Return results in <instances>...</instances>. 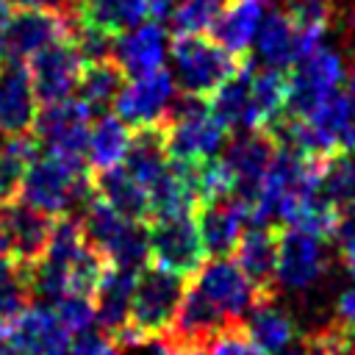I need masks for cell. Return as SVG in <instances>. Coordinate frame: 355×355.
<instances>
[{"instance_id":"cell-1","label":"cell","mask_w":355,"mask_h":355,"mask_svg":"<svg viewBox=\"0 0 355 355\" xmlns=\"http://www.w3.org/2000/svg\"><path fill=\"white\" fill-rule=\"evenodd\" d=\"M92 194L89 164L67 161L50 153H39L28 164L19 186V200L47 216H72V211H80Z\"/></svg>"},{"instance_id":"cell-2","label":"cell","mask_w":355,"mask_h":355,"mask_svg":"<svg viewBox=\"0 0 355 355\" xmlns=\"http://www.w3.org/2000/svg\"><path fill=\"white\" fill-rule=\"evenodd\" d=\"M172 78L183 94L211 97L227 78H233L247 55H233L205 33H175L172 44Z\"/></svg>"},{"instance_id":"cell-3","label":"cell","mask_w":355,"mask_h":355,"mask_svg":"<svg viewBox=\"0 0 355 355\" xmlns=\"http://www.w3.org/2000/svg\"><path fill=\"white\" fill-rule=\"evenodd\" d=\"M166 128V150L175 161H205L216 158L225 147L227 128L211 111L208 97L180 94L161 119Z\"/></svg>"},{"instance_id":"cell-4","label":"cell","mask_w":355,"mask_h":355,"mask_svg":"<svg viewBox=\"0 0 355 355\" xmlns=\"http://www.w3.org/2000/svg\"><path fill=\"white\" fill-rule=\"evenodd\" d=\"M183 280L175 272L158 269V266H144L136 275V288L130 300V319L128 330L139 341H150L164 336L172 327V319L178 313L180 297H183Z\"/></svg>"},{"instance_id":"cell-5","label":"cell","mask_w":355,"mask_h":355,"mask_svg":"<svg viewBox=\"0 0 355 355\" xmlns=\"http://www.w3.org/2000/svg\"><path fill=\"white\" fill-rule=\"evenodd\" d=\"M92 130V111L78 100L67 97L61 103H47L36 111L31 136L42 153L86 164V144Z\"/></svg>"},{"instance_id":"cell-6","label":"cell","mask_w":355,"mask_h":355,"mask_svg":"<svg viewBox=\"0 0 355 355\" xmlns=\"http://www.w3.org/2000/svg\"><path fill=\"white\" fill-rule=\"evenodd\" d=\"M347 83V64L338 50L322 44L305 58H300L288 72V100L286 114L288 116H305L311 114L322 100L336 94Z\"/></svg>"},{"instance_id":"cell-7","label":"cell","mask_w":355,"mask_h":355,"mask_svg":"<svg viewBox=\"0 0 355 355\" xmlns=\"http://www.w3.org/2000/svg\"><path fill=\"white\" fill-rule=\"evenodd\" d=\"M147 241L150 261L158 269L175 272L180 277H194L197 269L205 263V250L194 214L147 219Z\"/></svg>"},{"instance_id":"cell-8","label":"cell","mask_w":355,"mask_h":355,"mask_svg":"<svg viewBox=\"0 0 355 355\" xmlns=\"http://www.w3.org/2000/svg\"><path fill=\"white\" fill-rule=\"evenodd\" d=\"M327 266H330V255L324 239L291 225L280 230L277 272H275V283L280 288L305 294L324 277Z\"/></svg>"},{"instance_id":"cell-9","label":"cell","mask_w":355,"mask_h":355,"mask_svg":"<svg viewBox=\"0 0 355 355\" xmlns=\"http://www.w3.org/2000/svg\"><path fill=\"white\" fill-rule=\"evenodd\" d=\"M53 219L19 197L0 202V255L36 263L47 250Z\"/></svg>"},{"instance_id":"cell-10","label":"cell","mask_w":355,"mask_h":355,"mask_svg":"<svg viewBox=\"0 0 355 355\" xmlns=\"http://www.w3.org/2000/svg\"><path fill=\"white\" fill-rule=\"evenodd\" d=\"M175 97H178V83L172 72L161 67L150 75L130 78L114 100V114L130 128L161 122L172 108Z\"/></svg>"},{"instance_id":"cell-11","label":"cell","mask_w":355,"mask_h":355,"mask_svg":"<svg viewBox=\"0 0 355 355\" xmlns=\"http://www.w3.org/2000/svg\"><path fill=\"white\" fill-rule=\"evenodd\" d=\"M275 150H277V139L266 128H255V130L239 133L222 155V161L233 175V194L250 208L261 191V183L272 164Z\"/></svg>"},{"instance_id":"cell-12","label":"cell","mask_w":355,"mask_h":355,"mask_svg":"<svg viewBox=\"0 0 355 355\" xmlns=\"http://www.w3.org/2000/svg\"><path fill=\"white\" fill-rule=\"evenodd\" d=\"M191 283L230 319V322H244V316L255 308L261 294L252 288V283L244 277L236 261L230 258H211L197 269Z\"/></svg>"},{"instance_id":"cell-13","label":"cell","mask_w":355,"mask_h":355,"mask_svg":"<svg viewBox=\"0 0 355 355\" xmlns=\"http://www.w3.org/2000/svg\"><path fill=\"white\" fill-rule=\"evenodd\" d=\"M80 69H83V58L69 42V36L31 55L28 72H31V83H33L39 105L61 103L72 97L78 89Z\"/></svg>"},{"instance_id":"cell-14","label":"cell","mask_w":355,"mask_h":355,"mask_svg":"<svg viewBox=\"0 0 355 355\" xmlns=\"http://www.w3.org/2000/svg\"><path fill=\"white\" fill-rule=\"evenodd\" d=\"M69 36V14L55 8H17L6 28V58L28 61L39 50Z\"/></svg>"},{"instance_id":"cell-15","label":"cell","mask_w":355,"mask_h":355,"mask_svg":"<svg viewBox=\"0 0 355 355\" xmlns=\"http://www.w3.org/2000/svg\"><path fill=\"white\" fill-rule=\"evenodd\" d=\"M194 222L202 239V250L211 258H230L236 244L250 225V205L241 202L236 194L205 200L194 208Z\"/></svg>"},{"instance_id":"cell-16","label":"cell","mask_w":355,"mask_h":355,"mask_svg":"<svg viewBox=\"0 0 355 355\" xmlns=\"http://www.w3.org/2000/svg\"><path fill=\"white\" fill-rule=\"evenodd\" d=\"M6 327L19 355H69L72 333L61 324L53 305H28Z\"/></svg>"},{"instance_id":"cell-17","label":"cell","mask_w":355,"mask_h":355,"mask_svg":"<svg viewBox=\"0 0 355 355\" xmlns=\"http://www.w3.org/2000/svg\"><path fill=\"white\" fill-rule=\"evenodd\" d=\"M39 100L31 83L28 64L19 58L0 61V136L31 133Z\"/></svg>"},{"instance_id":"cell-18","label":"cell","mask_w":355,"mask_h":355,"mask_svg":"<svg viewBox=\"0 0 355 355\" xmlns=\"http://www.w3.org/2000/svg\"><path fill=\"white\" fill-rule=\"evenodd\" d=\"M233 324H241V322H230L194 283H189L183 288V297H180V305H178V313L172 319V327L166 330L172 338L183 341L186 347H194V349H208V344L225 333L227 327Z\"/></svg>"},{"instance_id":"cell-19","label":"cell","mask_w":355,"mask_h":355,"mask_svg":"<svg viewBox=\"0 0 355 355\" xmlns=\"http://www.w3.org/2000/svg\"><path fill=\"white\" fill-rule=\"evenodd\" d=\"M277 247H280V230L269 225H247L239 244H236V263L244 272V277L252 283V288L261 294V300L275 297V272H277Z\"/></svg>"},{"instance_id":"cell-20","label":"cell","mask_w":355,"mask_h":355,"mask_svg":"<svg viewBox=\"0 0 355 355\" xmlns=\"http://www.w3.org/2000/svg\"><path fill=\"white\" fill-rule=\"evenodd\" d=\"M255 55L263 67L272 69H291L300 58H305L302 47V28L286 8H272L263 14L261 28L255 33Z\"/></svg>"},{"instance_id":"cell-21","label":"cell","mask_w":355,"mask_h":355,"mask_svg":"<svg viewBox=\"0 0 355 355\" xmlns=\"http://www.w3.org/2000/svg\"><path fill=\"white\" fill-rule=\"evenodd\" d=\"M166 53H169V39L161 22H139L136 28L114 39V61L130 78L161 69Z\"/></svg>"},{"instance_id":"cell-22","label":"cell","mask_w":355,"mask_h":355,"mask_svg":"<svg viewBox=\"0 0 355 355\" xmlns=\"http://www.w3.org/2000/svg\"><path fill=\"white\" fill-rule=\"evenodd\" d=\"M136 275L139 272H128V269H116L108 263V269L103 272L92 302H94V316L100 322V330H105L111 338L116 333H122L128 327L130 319V300H133V288H136Z\"/></svg>"},{"instance_id":"cell-23","label":"cell","mask_w":355,"mask_h":355,"mask_svg":"<svg viewBox=\"0 0 355 355\" xmlns=\"http://www.w3.org/2000/svg\"><path fill=\"white\" fill-rule=\"evenodd\" d=\"M92 191L111 205L116 214L128 216V219H139L147 222L150 219V200H147V189L119 164L103 172H92Z\"/></svg>"},{"instance_id":"cell-24","label":"cell","mask_w":355,"mask_h":355,"mask_svg":"<svg viewBox=\"0 0 355 355\" xmlns=\"http://www.w3.org/2000/svg\"><path fill=\"white\" fill-rule=\"evenodd\" d=\"M166 164H169V150H166L164 122H150V125L133 128L122 166L147 189L166 169Z\"/></svg>"},{"instance_id":"cell-25","label":"cell","mask_w":355,"mask_h":355,"mask_svg":"<svg viewBox=\"0 0 355 355\" xmlns=\"http://www.w3.org/2000/svg\"><path fill=\"white\" fill-rule=\"evenodd\" d=\"M263 14H266L263 0H236V6H225V11L219 14V19L214 22V28L208 33L227 53L244 58L255 42Z\"/></svg>"},{"instance_id":"cell-26","label":"cell","mask_w":355,"mask_h":355,"mask_svg":"<svg viewBox=\"0 0 355 355\" xmlns=\"http://www.w3.org/2000/svg\"><path fill=\"white\" fill-rule=\"evenodd\" d=\"M250 75H252V67L250 61H244V67L208 97L211 111L219 116V122L227 130L244 133V130L258 128V116H255L252 97H250Z\"/></svg>"},{"instance_id":"cell-27","label":"cell","mask_w":355,"mask_h":355,"mask_svg":"<svg viewBox=\"0 0 355 355\" xmlns=\"http://www.w3.org/2000/svg\"><path fill=\"white\" fill-rule=\"evenodd\" d=\"M244 330H247L250 341L261 349V355H272V352L288 349L294 344V338H297L294 319L280 305H275V297L255 302V308L247 313Z\"/></svg>"},{"instance_id":"cell-28","label":"cell","mask_w":355,"mask_h":355,"mask_svg":"<svg viewBox=\"0 0 355 355\" xmlns=\"http://www.w3.org/2000/svg\"><path fill=\"white\" fill-rule=\"evenodd\" d=\"M128 144H130V125H125L116 114H100L89 130V144H86L89 172L119 166L125 161Z\"/></svg>"},{"instance_id":"cell-29","label":"cell","mask_w":355,"mask_h":355,"mask_svg":"<svg viewBox=\"0 0 355 355\" xmlns=\"http://www.w3.org/2000/svg\"><path fill=\"white\" fill-rule=\"evenodd\" d=\"M122 86H125V72L114 58L89 61L80 69L75 94L92 111V116H100V114H105L108 105H114Z\"/></svg>"},{"instance_id":"cell-30","label":"cell","mask_w":355,"mask_h":355,"mask_svg":"<svg viewBox=\"0 0 355 355\" xmlns=\"http://www.w3.org/2000/svg\"><path fill=\"white\" fill-rule=\"evenodd\" d=\"M78 19L108 31L111 36H119L147 17V3L144 0H78L69 6Z\"/></svg>"},{"instance_id":"cell-31","label":"cell","mask_w":355,"mask_h":355,"mask_svg":"<svg viewBox=\"0 0 355 355\" xmlns=\"http://www.w3.org/2000/svg\"><path fill=\"white\" fill-rule=\"evenodd\" d=\"M250 97L258 116V128H272L280 116H286L288 100V75L283 69L261 67L250 75Z\"/></svg>"},{"instance_id":"cell-32","label":"cell","mask_w":355,"mask_h":355,"mask_svg":"<svg viewBox=\"0 0 355 355\" xmlns=\"http://www.w3.org/2000/svg\"><path fill=\"white\" fill-rule=\"evenodd\" d=\"M31 300V263L0 255V324L14 322Z\"/></svg>"},{"instance_id":"cell-33","label":"cell","mask_w":355,"mask_h":355,"mask_svg":"<svg viewBox=\"0 0 355 355\" xmlns=\"http://www.w3.org/2000/svg\"><path fill=\"white\" fill-rule=\"evenodd\" d=\"M316 191L336 208L349 202L355 197V153H333L322 158Z\"/></svg>"},{"instance_id":"cell-34","label":"cell","mask_w":355,"mask_h":355,"mask_svg":"<svg viewBox=\"0 0 355 355\" xmlns=\"http://www.w3.org/2000/svg\"><path fill=\"white\" fill-rule=\"evenodd\" d=\"M227 0H180L172 14L175 33H208Z\"/></svg>"},{"instance_id":"cell-35","label":"cell","mask_w":355,"mask_h":355,"mask_svg":"<svg viewBox=\"0 0 355 355\" xmlns=\"http://www.w3.org/2000/svg\"><path fill=\"white\" fill-rule=\"evenodd\" d=\"M53 308H55L61 324L69 333H80V330L94 327V319H97L94 316V302L86 294H64Z\"/></svg>"},{"instance_id":"cell-36","label":"cell","mask_w":355,"mask_h":355,"mask_svg":"<svg viewBox=\"0 0 355 355\" xmlns=\"http://www.w3.org/2000/svg\"><path fill=\"white\" fill-rule=\"evenodd\" d=\"M205 355H261V349L250 341V336L244 330V322H241V324H233L225 333H219L208 344Z\"/></svg>"},{"instance_id":"cell-37","label":"cell","mask_w":355,"mask_h":355,"mask_svg":"<svg viewBox=\"0 0 355 355\" xmlns=\"http://www.w3.org/2000/svg\"><path fill=\"white\" fill-rule=\"evenodd\" d=\"M283 8L297 22H319V25H327L333 19L336 0H283Z\"/></svg>"},{"instance_id":"cell-38","label":"cell","mask_w":355,"mask_h":355,"mask_svg":"<svg viewBox=\"0 0 355 355\" xmlns=\"http://www.w3.org/2000/svg\"><path fill=\"white\" fill-rule=\"evenodd\" d=\"M336 322H338L341 327H347L349 333H355V286L338 294V302H336Z\"/></svg>"},{"instance_id":"cell-39","label":"cell","mask_w":355,"mask_h":355,"mask_svg":"<svg viewBox=\"0 0 355 355\" xmlns=\"http://www.w3.org/2000/svg\"><path fill=\"white\" fill-rule=\"evenodd\" d=\"M147 3V14L153 17V22H169L172 19V14H175V8H178V3L180 0H144Z\"/></svg>"},{"instance_id":"cell-40","label":"cell","mask_w":355,"mask_h":355,"mask_svg":"<svg viewBox=\"0 0 355 355\" xmlns=\"http://www.w3.org/2000/svg\"><path fill=\"white\" fill-rule=\"evenodd\" d=\"M338 244H341V261H344L347 272L355 277V230H352L347 239H341Z\"/></svg>"},{"instance_id":"cell-41","label":"cell","mask_w":355,"mask_h":355,"mask_svg":"<svg viewBox=\"0 0 355 355\" xmlns=\"http://www.w3.org/2000/svg\"><path fill=\"white\" fill-rule=\"evenodd\" d=\"M8 17H11V3L0 0V61L6 58V28H8Z\"/></svg>"},{"instance_id":"cell-42","label":"cell","mask_w":355,"mask_h":355,"mask_svg":"<svg viewBox=\"0 0 355 355\" xmlns=\"http://www.w3.org/2000/svg\"><path fill=\"white\" fill-rule=\"evenodd\" d=\"M11 3L19 8H55V11H61L67 0H11Z\"/></svg>"},{"instance_id":"cell-43","label":"cell","mask_w":355,"mask_h":355,"mask_svg":"<svg viewBox=\"0 0 355 355\" xmlns=\"http://www.w3.org/2000/svg\"><path fill=\"white\" fill-rule=\"evenodd\" d=\"M0 355H19V349L14 347V341H11L6 324H0Z\"/></svg>"},{"instance_id":"cell-44","label":"cell","mask_w":355,"mask_h":355,"mask_svg":"<svg viewBox=\"0 0 355 355\" xmlns=\"http://www.w3.org/2000/svg\"><path fill=\"white\" fill-rule=\"evenodd\" d=\"M347 94L352 100V108H355V67L347 72Z\"/></svg>"},{"instance_id":"cell-45","label":"cell","mask_w":355,"mask_h":355,"mask_svg":"<svg viewBox=\"0 0 355 355\" xmlns=\"http://www.w3.org/2000/svg\"><path fill=\"white\" fill-rule=\"evenodd\" d=\"M272 355H305V349H294V347H288V349H280V352H272Z\"/></svg>"},{"instance_id":"cell-46","label":"cell","mask_w":355,"mask_h":355,"mask_svg":"<svg viewBox=\"0 0 355 355\" xmlns=\"http://www.w3.org/2000/svg\"><path fill=\"white\" fill-rule=\"evenodd\" d=\"M69 3H78V0H69Z\"/></svg>"}]
</instances>
